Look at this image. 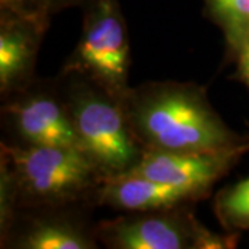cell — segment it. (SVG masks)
<instances>
[{
  "mask_svg": "<svg viewBox=\"0 0 249 249\" xmlns=\"http://www.w3.org/2000/svg\"><path fill=\"white\" fill-rule=\"evenodd\" d=\"M124 108L142 150L209 152L249 147V134L232 130L194 82L151 80L129 88Z\"/></svg>",
  "mask_w": 249,
  "mask_h": 249,
  "instance_id": "cell-1",
  "label": "cell"
},
{
  "mask_svg": "<svg viewBox=\"0 0 249 249\" xmlns=\"http://www.w3.org/2000/svg\"><path fill=\"white\" fill-rule=\"evenodd\" d=\"M0 232L22 211L97 205L103 175L79 147L0 145Z\"/></svg>",
  "mask_w": 249,
  "mask_h": 249,
  "instance_id": "cell-2",
  "label": "cell"
},
{
  "mask_svg": "<svg viewBox=\"0 0 249 249\" xmlns=\"http://www.w3.org/2000/svg\"><path fill=\"white\" fill-rule=\"evenodd\" d=\"M57 80L79 147L103 178L130 172L144 150L132 130L124 97L76 72L61 71Z\"/></svg>",
  "mask_w": 249,
  "mask_h": 249,
  "instance_id": "cell-3",
  "label": "cell"
},
{
  "mask_svg": "<svg viewBox=\"0 0 249 249\" xmlns=\"http://www.w3.org/2000/svg\"><path fill=\"white\" fill-rule=\"evenodd\" d=\"M191 205L132 212L94 226L98 244L111 249H232L238 232H216L196 217Z\"/></svg>",
  "mask_w": 249,
  "mask_h": 249,
  "instance_id": "cell-4",
  "label": "cell"
},
{
  "mask_svg": "<svg viewBox=\"0 0 249 249\" xmlns=\"http://www.w3.org/2000/svg\"><path fill=\"white\" fill-rule=\"evenodd\" d=\"M124 97L129 90L130 42L119 0H88L82 35L62 67Z\"/></svg>",
  "mask_w": 249,
  "mask_h": 249,
  "instance_id": "cell-5",
  "label": "cell"
},
{
  "mask_svg": "<svg viewBox=\"0 0 249 249\" xmlns=\"http://www.w3.org/2000/svg\"><path fill=\"white\" fill-rule=\"evenodd\" d=\"M1 101V122L7 136L4 142L79 147L57 78H36Z\"/></svg>",
  "mask_w": 249,
  "mask_h": 249,
  "instance_id": "cell-6",
  "label": "cell"
},
{
  "mask_svg": "<svg viewBox=\"0 0 249 249\" xmlns=\"http://www.w3.org/2000/svg\"><path fill=\"white\" fill-rule=\"evenodd\" d=\"M89 206H62L18 212L0 232L1 248L94 249V226L86 217Z\"/></svg>",
  "mask_w": 249,
  "mask_h": 249,
  "instance_id": "cell-7",
  "label": "cell"
},
{
  "mask_svg": "<svg viewBox=\"0 0 249 249\" xmlns=\"http://www.w3.org/2000/svg\"><path fill=\"white\" fill-rule=\"evenodd\" d=\"M248 154L249 147L209 152L144 150L137 165L127 173L196 190L208 196L214 184Z\"/></svg>",
  "mask_w": 249,
  "mask_h": 249,
  "instance_id": "cell-8",
  "label": "cell"
},
{
  "mask_svg": "<svg viewBox=\"0 0 249 249\" xmlns=\"http://www.w3.org/2000/svg\"><path fill=\"white\" fill-rule=\"evenodd\" d=\"M50 19L0 13V94L1 100L36 79L35 67Z\"/></svg>",
  "mask_w": 249,
  "mask_h": 249,
  "instance_id": "cell-9",
  "label": "cell"
},
{
  "mask_svg": "<svg viewBox=\"0 0 249 249\" xmlns=\"http://www.w3.org/2000/svg\"><path fill=\"white\" fill-rule=\"evenodd\" d=\"M205 194L184 187L157 181L136 173H124L103 180L97 191V205L124 213L166 209L194 204Z\"/></svg>",
  "mask_w": 249,
  "mask_h": 249,
  "instance_id": "cell-10",
  "label": "cell"
},
{
  "mask_svg": "<svg viewBox=\"0 0 249 249\" xmlns=\"http://www.w3.org/2000/svg\"><path fill=\"white\" fill-rule=\"evenodd\" d=\"M205 14L220 29L226 46V60L234 61L249 36V0H204Z\"/></svg>",
  "mask_w": 249,
  "mask_h": 249,
  "instance_id": "cell-11",
  "label": "cell"
},
{
  "mask_svg": "<svg viewBox=\"0 0 249 249\" xmlns=\"http://www.w3.org/2000/svg\"><path fill=\"white\" fill-rule=\"evenodd\" d=\"M213 212L224 231H249V176L216 194Z\"/></svg>",
  "mask_w": 249,
  "mask_h": 249,
  "instance_id": "cell-12",
  "label": "cell"
},
{
  "mask_svg": "<svg viewBox=\"0 0 249 249\" xmlns=\"http://www.w3.org/2000/svg\"><path fill=\"white\" fill-rule=\"evenodd\" d=\"M1 11H7L19 16L28 17H43L50 19V14H47L40 4V0H0Z\"/></svg>",
  "mask_w": 249,
  "mask_h": 249,
  "instance_id": "cell-13",
  "label": "cell"
},
{
  "mask_svg": "<svg viewBox=\"0 0 249 249\" xmlns=\"http://www.w3.org/2000/svg\"><path fill=\"white\" fill-rule=\"evenodd\" d=\"M235 62V73L234 78L240 80L241 83L247 88L249 93V36L242 43L238 53L234 57Z\"/></svg>",
  "mask_w": 249,
  "mask_h": 249,
  "instance_id": "cell-14",
  "label": "cell"
},
{
  "mask_svg": "<svg viewBox=\"0 0 249 249\" xmlns=\"http://www.w3.org/2000/svg\"><path fill=\"white\" fill-rule=\"evenodd\" d=\"M88 0H40L42 7L45 9L47 14H55L58 11H62L70 7H75V6H80V4H86Z\"/></svg>",
  "mask_w": 249,
  "mask_h": 249,
  "instance_id": "cell-15",
  "label": "cell"
}]
</instances>
